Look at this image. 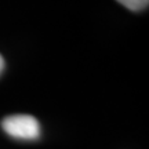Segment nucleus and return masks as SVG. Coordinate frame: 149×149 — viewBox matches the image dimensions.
I'll return each mask as SVG.
<instances>
[{"label":"nucleus","mask_w":149,"mask_h":149,"mask_svg":"<svg viewBox=\"0 0 149 149\" xmlns=\"http://www.w3.org/2000/svg\"><path fill=\"white\" fill-rule=\"evenodd\" d=\"M6 133L18 139H37L40 135V124L31 115H13L1 122Z\"/></svg>","instance_id":"nucleus-1"},{"label":"nucleus","mask_w":149,"mask_h":149,"mask_svg":"<svg viewBox=\"0 0 149 149\" xmlns=\"http://www.w3.org/2000/svg\"><path fill=\"white\" fill-rule=\"evenodd\" d=\"M116 1L131 11L144 10L149 4V0H116Z\"/></svg>","instance_id":"nucleus-2"},{"label":"nucleus","mask_w":149,"mask_h":149,"mask_svg":"<svg viewBox=\"0 0 149 149\" xmlns=\"http://www.w3.org/2000/svg\"><path fill=\"white\" fill-rule=\"evenodd\" d=\"M3 68H4V61H3V57L0 55V73H1Z\"/></svg>","instance_id":"nucleus-3"}]
</instances>
